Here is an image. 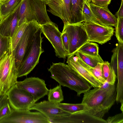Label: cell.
I'll list each match as a JSON object with an SVG mask.
<instances>
[{"label": "cell", "instance_id": "7a4b0ae2", "mask_svg": "<svg viewBox=\"0 0 123 123\" xmlns=\"http://www.w3.org/2000/svg\"><path fill=\"white\" fill-rule=\"evenodd\" d=\"M50 77L59 85L75 91L78 96L90 89L92 86L84 78L63 63H52L48 69Z\"/></svg>", "mask_w": 123, "mask_h": 123}, {"label": "cell", "instance_id": "5b68a950", "mask_svg": "<svg viewBox=\"0 0 123 123\" xmlns=\"http://www.w3.org/2000/svg\"><path fill=\"white\" fill-rule=\"evenodd\" d=\"M41 25L36 20H33L28 22L23 34L12 52L17 69L24 57L35 38L36 33Z\"/></svg>", "mask_w": 123, "mask_h": 123}, {"label": "cell", "instance_id": "4dcf8cb0", "mask_svg": "<svg viewBox=\"0 0 123 123\" xmlns=\"http://www.w3.org/2000/svg\"><path fill=\"white\" fill-rule=\"evenodd\" d=\"M106 120L107 123H123V112L110 117Z\"/></svg>", "mask_w": 123, "mask_h": 123}, {"label": "cell", "instance_id": "7bdbcfd3", "mask_svg": "<svg viewBox=\"0 0 123 123\" xmlns=\"http://www.w3.org/2000/svg\"><path fill=\"white\" fill-rule=\"evenodd\" d=\"M2 94L1 93V92H0V94Z\"/></svg>", "mask_w": 123, "mask_h": 123}, {"label": "cell", "instance_id": "ab89813d", "mask_svg": "<svg viewBox=\"0 0 123 123\" xmlns=\"http://www.w3.org/2000/svg\"><path fill=\"white\" fill-rule=\"evenodd\" d=\"M4 94H0V101L2 98Z\"/></svg>", "mask_w": 123, "mask_h": 123}, {"label": "cell", "instance_id": "4fadbf2b", "mask_svg": "<svg viewBox=\"0 0 123 123\" xmlns=\"http://www.w3.org/2000/svg\"><path fill=\"white\" fill-rule=\"evenodd\" d=\"M50 123H107L106 120L84 111L49 119Z\"/></svg>", "mask_w": 123, "mask_h": 123}, {"label": "cell", "instance_id": "8fae6325", "mask_svg": "<svg viewBox=\"0 0 123 123\" xmlns=\"http://www.w3.org/2000/svg\"><path fill=\"white\" fill-rule=\"evenodd\" d=\"M42 33L50 42L55 49L56 56L65 59L68 56L63 43L62 33L58 27L53 22L41 26Z\"/></svg>", "mask_w": 123, "mask_h": 123}, {"label": "cell", "instance_id": "5bb4252c", "mask_svg": "<svg viewBox=\"0 0 123 123\" xmlns=\"http://www.w3.org/2000/svg\"><path fill=\"white\" fill-rule=\"evenodd\" d=\"M46 3L48 11L59 18L64 24H70L71 0H47Z\"/></svg>", "mask_w": 123, "mask_h": 123}, {"label": "cell", "instance_id": "2e32d148", "mask_svg": "<svg viewBox=\"0 0 123 123\" xmlns=\"http://www.w3.org/2000/svg\"><path fill=\"white\" fill-rule=\"evenodd\" d=\"M91 9L100 24L108 27H116L117 18L110 11L108 7L97 6L89 3Z\"/></svg>", "mask_w": 123, "mask_h": 123}, {"label": "cell", "instance_id": "7c38bea8", "mask_svg": "<svg viewBox=\"0 0 123 123\" xmlns=\"http://www.w3.org/2000/svg\"><path fill=\"white\" fill-rule=\"evenodd\" d=\"M16 84L30 93L35 102L47 95L49 91L45 81L38 77L27 78L23 81H17Z\"/></svg>", "mask_w": 123, "mask_h": 123}, {"label": "cell", "instance_id": "d590c367", "mask_svg": "<svg viewBox=\"0 0 123 123\" xmlns=\"http://www.w3.org/2000/svg\"><path fill=\"white\" fill-rule=\"evenodd\" d=\"M115 15L119 18H123V0H121L120 7L116 13Z\"/></svg>", "mask_w": 123, "mask_h": 123}, {"label": "cell", "instance_id": "8d00e7d4", "mask_svg": "<svg viewBox=\"0 0 123 123\" xmlns=\"http://www.w3.org/2000/svg\"><path fill=\"white\" fill-rule=\"evenodd\" d=\"M8 102L7 96L6 94H5L0 101V109Z\"/></svg>", "mask_w": 123, "mask_h": 123}, {"label": "cell", "instance_id": "b9f144b4", "mask_svg": "<svg viewBox=\"0 0 123 123\" xmlns=\"http://www.w3.org/2000/svg\"><path fill=\"white\" fill-rule=\"evenodd\" d=\"M92 0H87V1L89 3H90L91 2Z\"/></svg>", "mask_w": 123, "mask_h": 123}, {"label": "cell", "instance_id": "30bf717a", "mask_svg": "<svg viewBox=\"0 0 123 123\" xmlns=\"http://www.w3.org/2000/svg\"><path fill=\"white\" fill-rule=\"evenodd\" d=\"M46 2L40 0H28L25 20L28 22L36 20L42 26L51 24L46 9Z\"/></svg>", "mask_w": 123, "mask_h": 123}, {"label": "cell", "instance_id": "cb8c5ba5", "mask_svg": "<svg viewBox=\"0 0 123 123\" xmlns=\"http://www.w3.org/2000/svg\"><path fill=\"white\" fill-rule=\"evenodd\" d=\"M47 95L48 100L54 103H60L64 100L62 87L59 85L49 90Z\"/></svg>", "mask_w": 123, "mask_h": 123}, {"label": "cell", "instance_id": "277c9868", "mask_svg": "<svg viewBox=\"0 0 123 123\" xmlns=\"http://www.w3.org/2000/svg\"><path fill=\"white\" fill-rule=\"evenodd\" d=\"M17 69L12 52L10 50L0 60V92L5 94L17 81Z\"/></svg>", "mask_w": 123, "mask_h": 123}, {"label": "cell", "instance_id": "7402d4cb", "mask_svg": "<svg viewBox=\"0 0 123 123\" xmlns=\"http://www.w3.org/2000/svg\"><path fill=\"white\" fill-rule=\"evenodd\" d=\"M22 0H9L0 3V20L5 18L15 9Z\"/></svg>", "mask_w": 123, "mask_h": 123}, {"label": "cell", "instance_id": "74e56055", "mask_svg": "<svg viewBox=\"0 0 123 123\" xmlns=\"http://www.w3.org/2000/svg\"><path fill=\"white\" fill-rule=\"evenodd\" d=\"M9 0H0V3L3 4L7 2Z\"/></svg>", "mask_w": 123, "mask_h": 123}, {"label": "cell", "instance_id": "9a60e30c", "mask_svg": "<svg viewBox=\"0 0 123 123\" xmlns=\"http://www.w3.org/2000/svg\"><path fill=\"white\" fill-rule=\"evenodd\" d=\"M29 110L37 111L49 119L70 114L58 107L56 104L52 103L48 100L35 103L30 108Z\"/></svg>", "mask_w": 123, "mask_h": 123}, {"label": "cell", "instance_id": "60d3db41", "mask_svg": "<svg viewBox=\"0 0 123 123\" xmlns=\"http://www.w3.org/2000/svg\"><path fill=\"white\" fill-rule=\"evenodd\" d=\"M41 0L42 1H43L44 2H46L47 0Z\"/></svg>", "mask_w": 123, "mask_h": 123}, {"label": "cell", "instance_id": "d4e9b609", "mask_svg": "<svg viewBox=\"0 0 123 123\" xmlns=\"http://www.w3.org/2000/svg\"><path fill=\"white\" fill-rule=\"evenodd\" d=\"M57 106L70 114L79 111H84L85 105L81 103L71 104L59 103L56 104Z\"/></svg>", "mask_w": 123, "mask_h": 123}, {"label": "cell", "instance_id": "83f0119b", "mask_svg": "<svg viewBox=\"0 0 123 123\" xmlns=\"http://www.w3.org/2000/svg\"><path fill=\"white\" fill-rule=\"evenodd\" d=\"M10 50V38L4 37L0 34V60Z\"/></svg>", "mask_w": 123, "mask_h": 123}, {"label": "cell", "instance_id": "8992f818", "mask_svg": "<svg viewBox=\"0 0 123 123\" xmlns=\"http://www.w3.org/2000/svg\"><path fill=\"white\" fill-rule=\"evenodd\" d=\"M64 25L63 28L66 31L68 38V56L74 55L80 47L89 42V38L83 22Z\"/></svg>", "mask_w": 123, "mask_h": 123}, {"label": "cell", "instance_id": "f1b7e54d", "mask_svg": "<svg viewBox=\"0 0 123 123\" xmlns=\"http://www.w3.org/2000/svg\"><path fill=\"white\" fill-rule=\"evenodd\" d=\"M115 36L118 42L123 44V18H117Z\"/></svg>", "mask_w": 123, "mask_h": 123}, {"label": "cell", "instance_id": "836d02e7", "mask_svg": "<svg viewBox=\"0 0 123 123\" xmlns=\"http://www.w3.org/2000/svg\"><path fill=\"white\" fill-rule=\"evenodd\" d=\"M116 77L115 71L111 67L110 73L108 77L106 79V81L110 85L114 84Z\"/></svg>", "mask_w": 123, "mask_h": 123}, {"label": "cell", "instance_id": "3957f363", "mask_svg": "<svg viewBox=\"0 0 123 123\" xmlns=\"http://www.w3.org/2000/svg\"><path fill=\"white\" fill-rule=\"evenodd\" d=\"M42 33L40 27L17 68L18 78L27 76L38 63L40 56L44 52L42 47Z\"/></svg>", "mask_w": 123, "mask_h": 123}, {"label": "cell", "instance_id": "d6a6232c", "mask_svg": "<svg viewBox=\"0 0 123 123\" xmlns=\"http://www.w3.org/2000/svg\"><path fill=\"white\" fill-rule=\"evenodd\" d=\"M111 67L108 61H104L102 64V68L104 76L107 79L110 73Z\"/></svg>", "mask_w": 123, "mask_h": 123}, {"label": "cell", "instance_id": "ba28073f", "mask_svg": "<svg viewBox=\"0 0 123 123\" xmlns=\"http://www.w3.org/2000/svg\"><path fill=\"white\" fill-rule=\"evenodd\" d=\"M48 121V118L39 112L12 109L9 115L0 120V123H47Z\"/></svg>", "mask_w": 123, "mask_h": 123}, {"label": "cell", "instance_id": "f546056e", "mask_svg": "<svg viewBox=\"0 0 123 123\" xmlns=\"http://www.w3.org/2000/svg\"><path fill=\"white\" fill-rule=\"evenodd\" d=\"M12 110V108L8 102L0 109V120L9 115Z\"/></svg>", "mask_w": 123, "mask_h": 123}, {"label": "cell", "instance_id": "484cf974", "mask_svg": "<svg viewBox=\"0 0 123 123\" xmlns=\"http://www.w3.org/2000/svg\"><path fill=\"white\" fill-rule=\"evenodd\" d=\"M99 48L96 43L88 42L80 47L78 50L84 54L96 56L99 55Z\"/></svg>", "mask_w": 123, "mask_h": 123}, {"label": "cell", "instance_id": "e0dca14e", "mask_svg": "<svg viewBox=\"0 0 123 123\" xmlns=\"http://www.w3.org/2000/svg\"><path fill=\"white\" fill-rule=\"evenodd\" d=\"M20 2L13 11L0 20V34L2 36L11 38L13 35L18 25V13Z\"/></svg>", "mask_w": 123, "mask_h": 123}, {"label": "cell", "instance_id": "6da1fadb", "mask_svg": "<svg viewBox=\"0 0 123 123\" xmlns=\"http://www.w3.org/2000/svg\"><path fill=\"white\" fill-rule=\"evenodd\" d=\"M116 90L114 84L107 88L95 87L84 93L81 103L85 105L84 111L102 118L116 101Z\"/></svg>", "mask_w": 123, "mask_h": 123}, {"label": "cell", "instance_id": "ffe728a7", "mask_svg": "<svg viewBox=\"0 0 123 123\" xmlns=\"http://www.w3.org/2000/svg\"><path fill=\"white\" fill-rule=\"evenodd\" d=\"M86 0H71L70 24L82 23L85 21L82 11Z\"/></svg>", "mask_w": 123, "mask_h": 123}, {"label": "cell", "instance_id": "52a82bcc", "mask_svg": "<svg viewBox=\"0 0 123 123\" xmlns=\"http://www.w3.org/2000/svg\"><path fill=\"white\" fill-rule=\"evenodd\" d=\"M11 108L17 110H29L35 103L32 96L15 84L5 94Z\"/></svg>", "mask_w": 123, "mask_h": 123}, {"label": "cell", "instance_id": "ac0fdd59", "mask_svg": "<svg viewBox=\"0 0 123 123\" xmlns=\"http://www.w3.org/2000/svg\"><path fill=\"white\" fill-rule=\"evenodd\" d=\"M67 63L74 70L85 79L94 88L100 87L102 84L90 71L79 63L74 55L68 56Z\"/></svg>", "mask_w": 123, "mask_h": 123}, {"label": "cell", "instance_id": "e575fe53", "mask_svg": "<svg viewBox=\"0 0 123 123\" xmlns=\"http://www.w3.org/2000/svg\"><path fill=\"white\" fill-rule=\"evenodd\" d=\"M111 0H92L91 2L94 4L99 6L108 7Z\"/></svg>", "mask_w": 123, "mask_h": 123}, {"label": "cell", "instance_id": "4316f807", "mask_svg": "<svg viewBox=\"0 0 123 123\" xmlns=\"http://www.w3.org/2000/svg\"><path fill=\"white\" fill-rule=\"evenodd\" d=\"M82 15L84 19V22H90L99 24L91 9L89 3L87 0H86L84 3L82 11Z\"/></svg>", "mask_w": 123, "mask_h": 123}, {"label": "cell", "instance_id": "d6986e66", "mask_svg": "<svg viewBox=\"0 0 123 123\" xmlns=\"http://www.w3.org/2000/svg\"><path fill=\"white\" fill-rule=\"evenodd\" d=\"M112 52L110 66L117 75L123 74V44L118 42Z\"/></svg>", "mask_w": 123, "mask_h": 123}, {"label": "cell", "instance_id": "1f68e13d", "mask_svg": "<svg viewBox=\"0 0 123 123\" xmlns=\"http://www.w3.org/2000/svg\"><path fill=\"white\" fill-rule=\"evenodd\" d=\"M61 37L64 48L68 56L69 48L68 38L67 33L65 29L64 28L62 32Z\"/></svg>", "mask_w": 123, "mask_h": 123}, {"label": "cell", "instance_id": "f35d334b", "mask_svg": "<svg viewBox=\"0 0 123 123\" xmlns=\"http://www.w3.org/2000/svg\"><path fill=\"white\" fill-rule=\"evenodd\" d=\"M121 103V106L120 107V110L122 111V112H123V101H122Z\"/></svg>", "mask_w": 123, "mask_h": 123}, {"label": "cell", "instance_id": "9c48e42d", "mask_svg": "<svg viewBox=\"0 0 123 123\" xmlns=\"http://www.w3.org/2000/svg\"><path fill=\"white\" fill-rule=\"evenodd\" d=\"M83 23L89 42H96L102 45L110 40L113 35L114 28L112 27L90 22Z\"/></svg>", "mask_w": 123, "mask_h": 123}, {"label": "cell", "instance_id": "44dd1931", "mask_svg": "<svg viewBox=\"0 0 123 123\" xmlns=\"http://www.w3.org/2000/svg\"><path fill=\"white\" fill-rule=\"evenodd\" d=\"M74 55L92 67H94L98 63H102L104 62L99 54L96 56H93L85 54L77 51Z\"/></svg>", "mask_w": 123, "mask_h": 123}, {"label": "cell", "instance_id": "603a6c76", "mask_svg": "<svg viewBox=\"0 0 123 123\" xmlns=\"http://www.w3.org/2000/svg\"><path fill=\"white\" fill-rule=\"evenodd\" d=\"M28 22L25 20L19 26H18L13 35L10 38V49L12 52L15 49L22 36L27 25Z\"/></svg>", "mask_w": 123, "mask_h": 123}]
</instances>
